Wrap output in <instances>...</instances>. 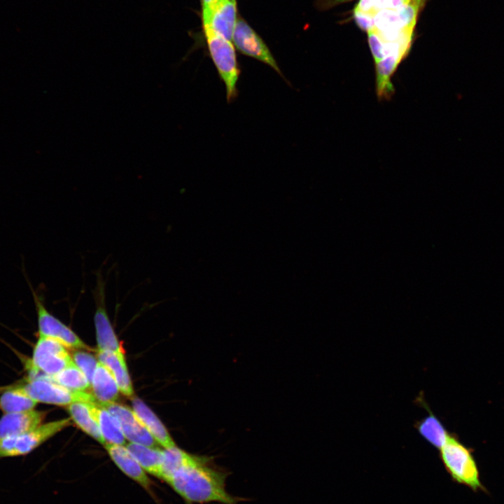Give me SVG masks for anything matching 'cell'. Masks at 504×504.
Instances as JSON below:
<instances>
[{
  "label": "cell",
  "instance_id": "5b68a950",
  "mask_svg": "<svg viewBox=\"0 0 504 504\" xmlns=\"http://www.w3.org/2000/svg\"><path fill=\"white\" fill-rule=\"evenodd\" d=\"M74 363L66 347L55 339L39 336L28 363L31 377H52Z\"/></svg>",
  "mask_w": 504,
  "mask_h": 504
},
{
  "label": "cell",
  "instance_id": "277c9868",
  "mask_svg": "<svg viewBox=\"0 0 504 504\" xmlns=\"http://www.w3.org/2000/svg\"><path fill=\"white\" fill-rule=\"evenodd\" d=\"M204 34L210 57L220 78L225 85L227 102L237 95V85L240 74L234 47L231 41L204 26Z\"/></svg>",
  "mask_w": 504,
  "mask_h": 504
},
{
  "label": "cell",
  "instance_id": "9a60e30c",
  "mask_svg": "<svg viewBox=\"0 0 504 504\" xmlns=\"http://www.w3.org/2000/svg\"><path fill=\"white\" fill-rule=\"evenodd\" d=\"M87 404L92 416L99 426L105 442L124 445L126 438L116 418L97 401Z\"/></svg>",
  "mask_w": 504,
  "mask_h": 504
},
{
  "label": "cell",
  "instance_id": "4fadbf2b",
  "mask_svg": "<svg viewBox=\"0 0 504 504\" xmlns=\"http://www.w3.org/2000/svg\"><path fill=\"white\" fill-rule=\"evenodd\" d=\"M132 405L133 411L157 443L164 449L176 446L164 424L141 400L134 398L132 400Z\"/></svg>",
  "mask_w": 504,
  "mask_h": 504
},
{
  "label": "cell",
  "instance_id": "7402d4cb",
  "mask_svg": "<svg viewBox=\"0 0 504 504\" xmlns=\"http://www.w3.org/2000/svg\"><path fill=\"white\" fill-rule=\"evenodd\" d=\"M37 403L20 386L10 388L0 396V410L4 414L34 410Z\"/></svg>",
  "mask_w": 504,
  "mask_h": 504
},
{
  "label": "cell",
  "instance_id": "6da1fadb",
  "mask_svg": "<svg viewBox=\"0 0 504 504\" xmlns=\"http://www.w3.org/2000/svg\"><path fill=\"white\" fill-rule=\"evenodd\" d=\"M229 475L228 471L216 465L211 457L197 455L166 482L188 503L239 504L244 499L227 491Z\"/></svg>",
  "mask_w": 504,
  "mask_h": 504
},
{
  "label": "cell",
  "instance_id": "d6986e66",
  "mask_svg": "<svg viewBox=\"0 0 504 504\" xmlns=\"http://www.w3.org/2000/svg\"><path fill=\"white\" fill-rule=\"evenodd\" d=\"M411 0H360L353 10L355 22L360 29L368 31L370 19L376 13L383 9L396 8Z\"/></svg>",
  "mask_w": 504,
  "mask_h": 504
},
{
  "label": "cell",
  "instance_id": "cb8c5ba5",
  "mask_svg": "<svg viewBox=\"0 0 504 504\" xmlns=\"http://www.w3.org/2000/svg\"><path fill=\"white\" fill-rule=\"evenodd\" d=\"M162 480L165 482L178 470L192 462L197 455L192 454L176 446L164 449Z\"/></svg>",
  "mask_w": 504,
  "mask_h": 504
},
{
  "label": "cell",
  "instance_id": "ffe728a7",
  "mask_svg": "<svg viewBox=\"0 0 504 504\" xmlns=\"http://www.w3.org/2000/svg\"><path fill=\"white\" fill-rule=\"evenodd\" d=\"M402 59L387 56L376 64V92L381 100L390 99L395 92L391 77Z\"/></svg>",
  "mask_w": 504,
  "mask_h": 504
},
{
  "label": "cell",
  "instance_id": "ba28073f",
  "mask_svg": "<svg viewBox=\"0 0 504 504\" xmlns=\"http://www.w3.org/2000/svg\"><path fill=\"white\" fill-rule=\"evenodd\" d=\"M29 286L35 304L39 336L55 339L66 348L89 349L71 328L48 312L30 283Z\"/></svg>",
  "mask_w": 504,
  "mask_h": 504
},
{
  "label": "cell",
  "instance_id": "603a6c76",
  "mask_svg": "<svg viewBox=\"0 0 504 504\" xmlns=\"http://www.w3.org/2000/svg\"><path fill=\"white\" fill-rule=\"evenodd\" d=\"M429 412L430 414L419 421L415 427L422 438L439 449L450 433L435 414Z\"/></svg>",
  "mask_w": 504,
  "mask_h": 504
},
{
  "label": "cell",
  "instance_id": "8fae6325",
  "mask_svg": "<svg viewBox=\"0 0 504 504\" xmlns=\"http://www.w3.org/2000/svg\"><path fill=\"white\" fill-rule=\"evenodd\" d=\"M104 447L111 460L125 475L143 488L150 489L151 482L147 473L126 447L111 443H105Z\"/></svg>",
  "mask_w": 504,
  "mask_h": 504
},
{
  "label": "cell",
  "instance_id": "e0dca14e",
  "mask_svg": "<svg viewBox=\"0 0 504 504\" xmlns=\"http://www.w3.org/2000/svg\"><path fill=\"white\" fill-rule=\"evenodd\" d=\"M90 387L92 396L100 404L114 402L119 396L120 390L113 375L100 362L94 370Z\"/></svg>",
  "mask_w": 504,
  "mask_h": 504
},
{
  "label": "cell",
  "instance_id": "5bb4252c",
  "mask_svg": "<svg viewBox=\"0 0 504 504\" xmlns=\"http://www.w3.org/2000/svg\"><path fill=\"white\" fill-rule=\"evenodd\" d=\"M237 21L236 0H220L208 24L204 26H208L217 34L232 41Z\"/></svg>",
  "mask_w": 504,
  "mask_h": 504
},
{
  "label": "cell",
  "instance_id": "3957f363",
  "mask_svg": "<svg viewBox=\"0 0 504 504\" xmlns=\"http://www.w3.org/2000/svg\"><path fill=\"white\" fill-rule=\"evenodd\" d=\"M441 461L452 480L475 491H486L479 479V470L470 448L449 434L439 449Z\"/></svg>",
  "mask_w": 504,
  "mask_h": 504
},
{
  "label": "cell",
  "instance_id": "4316f807",
  "mask_svg": "<svg viewBox=\"0 0 504 504\" xmlns=\"http://www.w3.org/2000/svg\"><path fill=\"white\" fill-rule=\"evenodd\" d=\"M220 0H201L203 26L208 24L211 16Z\"/></svg>",
  "mask_w": 504,
  "mask_h": 504
},
{
  "label": "cell",
  "instance_id": "52a82bcc",
  "mask_svg": "<svg viewBox=\"0 0 504 504\" xmlns=\"http://www.w3.org/2000/svg\"><path fill=\"white\" fill-rule=\"evenodd\" d=\"M37 402L68 406L75 402H91L96 401L92 393L73 391L60 384L43 378L29 379L20 386Z\"/></svg>",
  "mask_w": 504,
  "mask_h": 504
},
{
  "label": "cell",
  "instance_id": "484cf974",
  "mask_svg": "<svg viewBox=\"0 0 504 504\" xmlns=\"http://www.w3.org/2000/svg\"><path fill=\"white\" fill-rule=\"evenodd\" d=\"M72 359L76 365L83 372L90 383L99 363L92 354L85 351H77L72 354Z\"/></svg>",
  "mask_w": 504,
  "mask_h": 504
},
{
  "label": "cell",
  "instance_id": "8992f818",
  "mask_svg": "<svg viewBox=\"0 0 504 504\" xmlns=\"http://www.w3.org/2000/svg\"><path fill=\"white\" fill-rule=\"evenodd\" d=\"M69 424V419H62L42 424L20 435L0 438V457L27 455Z\"/></svg>",
  "mask_w": 504,
  "mask_h": 504
},
{
  "label": "cell",
  "instance_id": "d4e9b609",
  "mask_svg": "<svg viewBox=\"0 0 504 504\" xmlns=\"http://www.w3.org/2000/svg\"><path fill=\"white\" fill-rule=\"evenodd\" d=\"M48 379L73 391H85L90 388V382L74 363L59 373L48 376Z\"/></svg>",
  "mask_w": 504,
  "mask_h": 504
},
{
  "label": "cell",
  "instance_id": "2e32d148",
  "mask_svg": "<svg viewBox=\"0 0 504 504\" xmlns=\"http://www.w3.org/2000/svg\"><path fill=\"white\" fill-rule=\"evenodd\" d=\"M97 357L99 362L105 365L113 375L120 392L126 396H132L134 390L124 354L97 350Z\"/></svg>",
  "mask_w": 504,
  "mask_h": 504
},
{
  "label": "cell",
  "instance_id": "7c38bea8",
  "mask_svg": "<svg viewBox=\"0 0 504 504\" xmlns=\"http://www.w3.org/2000/svg\"><path fill=\"white\" fill-rule=\"evenodd\" d=\"M45 416V412L35 410L4 414L0 419V438L31 430L43 424Z\"/></svg>",
  "mask_w": 504,
  "mask_h": 504
},
{
  "label": "cell",
  "instance_id": "9c48e42d",
  "mask_svg": "<svg viewBox=\"0 0 504 504\" xmlns=\"http://www.w3.org/2000/svg\"><path fill=\"white\" fill-rule=\"evenodd\" d=\"M232 41L235 48L243 55L270 66L282 76L281 69L266 43L241 18L237 19Z\"/></svg>",
  "mask_w": 504,
  "mask_h": 504
},
{
  "label": "cell",
  "instance_id": "ac0fdd59",
  "mask_svg": "<svg viewBox=\"0 0 504 504\" xmlns=\"http://www.w3.org/2000/svg\"><path fill=\"white\" fill-rule=\"evenodd\" d=\"M126 447L147 474L161 479L163 449L133 442L127 444Z\"/></svg>",
  "mask_w": 504,
  "mask_h": 504
},
{
  "label": "cell",
  "instance_id": "44dd1931",
  "mask_svg": "<svg viewBox=\"0 0 504 504\" xmlns=\"http://www.w3.org/2000/svg\"><path fill=\"white\" fill-rule=\"evenodd\" d=\"M67 410L72 420L83 432L100 444H105L99 426L92 416L87 402H73L67 406Z\"/></svg>",
  "mask_w": 504,
  "mask_h": 504
},
{
  "label": "cell",
  "instance_id": "7a4b0ae2",
  "mask_svg": "<svg viewBox=\"0 0 504 504\" xmlns=\"http://www.w3.org/2000/svg\"><path fill=\"white\" fill-rule=\"evenodd\" d=\"M426 0H411L396 8L383 9L374 14L367 31L374 62L383 59V47L388 43H413L414 29Z\"/></svg>",
  "mask_w": 504,
  "mask_h": 504
},
{
  "label": "cell",
  "instance_id": "30bf717a",
  "mask_svg": "<svg viewBox=\"0 0 504 504\" xmlns=\"http://www.w3.org/2000/svg\"><path fill=\"white\" fill-rule=\"evenodd\" d=\"M100 405L107 409L116 418L125 438L130 442L149 447L157 446L158 443L133 410L115 402Z\"/></svg>",
  "mask_w": 504,
  "mask_h": 504
}]
</instances>
